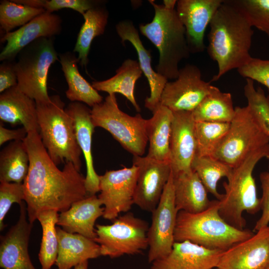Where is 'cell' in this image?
<instances>
[{
    "label": "cell",
    "instance_id": "21",
    "mask_svg": "<svg viewBox=\"0 0 269 269\" xmlns=\"http://www.w3.org/2000/svg\"><path fill=\"white\" fill-rule=\"evenodd\" d=\"M73 121L77 143L83 154L86 166L85 188L88 196L99 192V175L94 166L92 153V139L94 126L91 117V109L78 102L70 103L65 108Z\"/></svg>",
    "mask_w": 269,
    "mask_h": 269
},
{
    "label": "cell",
    "instance_id": "2",
    "mask_svg": "<svg viewBox=\"0 0 269 269\" xmlns=\"http://www.w3.org/2000/svg\"><path fill=\"white\" fill-rule=\"evenodd\" d=\"M209 26L207 51L218 65L211 82L250 61L254 31L244 15L229 0H224Z\"/></svg>",
    "mask_w": 269,
    "mask_h": 269
},
{
    "label": "cell",
    "instance_id": "20",
    "mask_svg": "<svg viewBox=\"0 0 269 269\" xmlns=\"http://www.w3.org/2000/svg\"><path fill=\"white\" fill-rule=\"evenodd\" d=\"M116 30L122 42L129 41L136 51L140 67L150 88V95L145 99L144 106L153 112L160 105L161 95L168 80L152 68L150 51L143 46L132 21L126 19L119 22Z\"/></svg>",
    "mask_w": 269,
    "mask_h": 269
},
{
    "label": "cell",
    "instance_id": "43",
    "mask_svg": "<svg viewBox=\"0 0 269 269\" xmlns=\"http://www.w3.org/2000/svg\"><path fill=\"white\" fill-rule=\"evenodd\" d=\"M15 61L5 60L0 65V93L17 85Z\"/></svg>",
    "mask_w": 269,
    "mask_h": 269
},
{
    "label": "cell",
    "instance_id": "33",
    "mask_svg": "<svg viewBox=\"0 0 269 269\" xmlns=\"http://www.w3.org/2000/svg\"><path fill=\"white\" fill-rule=\"evenodd\" d=\"M58 212L47 210L40 212L37 220L42 229V237L38 258L41 269H51L55 264L58 255V239L56 225L58 220Z\"/></svg>",
    "mask_w": 269,
    "mask_h": 269
},
{
    "label": "cell",
    "instance_id": "39",
    "mask_svg": "<svg viewBox=\"0 0 269 269\" xmlns=\"http://www.w3.org/2000/svg\"><path fill=\"white\" fill-rule=\"evenodd\" d=\"M12 1L44 9L46 11H54L63 8L73 9L82 15L89 9L103 4L102 0H11Z\"/></svg>",
    "mask_w": 269,
    "mask_h": 269
},
{
    "label": "cell",
    "instance_id": "41",
    "mask_svg": "<svg viewBox=\"0 0 269 269\" xmlns=\"http://www.w3.org/2000/svg\"><path fill=\"white\" fill-rule=\"evenodd\" d=\"M237 71L242 77L263 85L269 91V60L252 57L246 64L238 69Z\"/></svg>",
    "mask_w": 269,
    "mask_h": 269
},
{
    "label": "cell",
    "instance_id": "8",
    "mask_svg": "<svg viewBox=\"0 0 269 269\" xmlns=\"http://www.w3.org/2000/svg\"><path fill=\"white\" fill-rule=\"evenodd\" d=\"M91 117L95 127L109 132L121 146L134 156H142L148 142L147 120L140 114L131 116L119 107L115 94L94 106Z\"/></svg>",
    "mask_w": 269,
    "mask_h": 269
},
{
    "label": "cell",
    "instance_id": "36",
    "mask_svg": "<svg viewBox=\"0 0 269 269\" xmlns=\"http://www.w3.org/2000/svg\"><path fill=\"white\" fill-rule=\"evenodd\" d=\"M42 8L17 3L12 0L0 2V25L4 34L22 26L38 15L44 12Z\"/></svg>",
    "mask_w": 269,
    "mask_h": 269
},
{
    "label": "cell",
    "instance_id": "45",
    "mask_svg": "<svg viewBox=\"0 0 269 269\" xmlns=\"http://www.w3.org/2000/svg\"><path fill=\"white\" fill-rule=\"evenodd\" d=\"M88 261L84 262L74 267V269H88Z\"/></svg>",
    "mask_w": 269,
    "mask_h": 269
},
{
    "label": "cell",
    "instance_id": "12",
    "mask_svg": "<svg viewBox=\"0 0 269 269\" xmlns=\"http://www.w3.org/2000/svg\"><path fill=\"white\" fill-rule=\"evenodd\" d=\"M137 170L133 164L99 175L100 193L98 197L104 206L103 217L105 219L114 221L121 213L131 209L134 204Z\"/></svg>",
    "mask_w": 269,
    "mask_h": 269
},
{
    "label": "cell",
    "instance_id": "27",
    "mask_svg": "<svg viewBox=\"0 0 269 269\" xmlns=\"http://www.w3.org/2000/svg\"><path fill=\"white\" fill-rule=\"evenodd\" d=\"M147 120L146 133L149 142L147 157L161 161L170 160V138L173 112L159 105Z\"/></svg>",
    "mask_w": 269,
    "mask_h": 269
},
{
    "label": "cell",
    "instance_id": "28",
    "mask_svg": "<svg viewBox=\"0 0 269 269\" xmlns=\"http://www.w3.org/2000/svg\"><path fill=\"white\" fill-rule=\"evenodd\" d=\"M61 69L68 84L67 98L71 102L83 103L92 108L103 101V97L80 73L77 57L66 52L59 55Z\"/></svg>",
    "mask_w": 269,
    "mask_h": 269
},
{
    "label": "cell",
    "instance_id": "42",
    "mask_svg": "<svg viewBox=\"0 0 269 269\" xmlns=\"http://www.w3.org/2000/svg\"><path fill=\"white\" fill-rule=\"evenodd\" d=\"M260 179L262 189L260 198L262 214L254 226V230L256 231L269 226V161L268 170L260 173Z\"/></svg>",
    "mask_w": 269,
    "mask_h": 269
},
{
    "label": "cell",
    "instance_id": "5",
    "mask_svg": "<svg viewBox=\"0 0 269 269\" xmlns=\"http://www.w3.org/2000/svg\"><path fill=\"white\" fill-rule=\"evenodd\" d=\"M39 134L51 159L57 165L72 163L80 171L82 152L77 143L73 121L59 95L36 103Z\"/></svg>",
    "mask_w": 269,
    "mask_h": 269
},
{
    "label": "cell",
    "instance_id": "1",
    "mask_svg": "<svg viewBox=\"0 0 269 269\" xmlns=\"http://www.w3.org/2000/svg\"><path fill=\"white\" fill-rule=\"evenodd\" d=\"M29 167L23 182L28 220L32 224L41 211L62 212L73 203L87 197L85 177L71 162L60 170L51 159L39 132L28 133L23 140Z\"/></svg>",
    "mask_w": 269,
    "mask_h": 269
},
{
    "label": "cell",
    "instance_id": "38",
    "mask_svg": "<svg viewBox=\"0 0 269 269\" xmlns=\"http://www.w3.org/2000/svg\"><path fill=\"white\" fill-rule=\"evenodd\" d=\"M244 90L248 106L269 136V95L260 87L256 89L250 79H246Z\"/></svg>",
    "mask_w": 269,
    "mask_h": 269
},
{
    "label": "cell",
    "instance_id": "30",
    "mask_svg": "<svg viewBox=\"0 0 269 269\" xmlns=\"http://www.w3.org/2000/svg\"><path fill=\"white\" fill-rule=\"evenodd\" d=\"M109 15L104 3L89 9L83 15L84 22L80 29L73 50V52L78 54L77 58L81 67L86 68L91 43L96 37L104 34Z\"/></svg>",
    "mask_w": 269,
    "mask_h": 269
},
{
    "label": "cell",
    "instance_id": "17",
    "mask_svg": "<svg viewBox=\"0 0 269 269\" xmlns=\"http://www.w3.org/2000/svg\"><path fill=\"white\" fill-rule=\"evenodd\" d=\"M61 30L60 16L45 11L19 29L1 37L0 42L6 44L0 53V60L14 61L19 52L31 42L41 37L54 38Z\"/></svg>",
    "mask_w": 269,
    "mask_h": 269
},
{
    "label": "cell",
    "instance_id": "23",
    "mask_svg": "<svg viewBox=\"0 0 269 269\" xmlns=\"http://www.w3.org/2000/svg\"><path fill=\"white\" fill-rule=\"evenodd\" d=\"M102 206L96 195L87 196L61 212L57 225L68 233L79 234L94 241L97 236L95 222L104 214V208Z\"/></svg>",
    "mask_w": 269,
    "mask_h": 269
},
{
    "label": "cell",
    "instance_id": "29",
    "mask_svg": "<svg viewBox=\"0 0 269 269\" xmlns=\"http://www.w3.org/2000/svg\"><path fill=\"white\" fill-rule=\"evenodd\" d=\"M142 72L138 62L131 59L125 60L117 69L116 74L103 81H94L92 85L97 91L110 94L119 93L125 96L139 112L140 108L134 96L135 85L141 77Z\"/></svg>",
    "mask_w": 269,
    "mask_h": 269
},
{
    "label": "cell",
    "instance_id": "32",
    "mask_svg": "<svg viewBox=\"0 0 269 269\" xmlns=\"http://www.w3.org/2000/svg\"><path fill=\"white\" fill-rule=\"evenodd\" d=\"M29 157L23 140L12 141L0 152V182L23 183Z\"/></svg>",
    "mask_w": 269,
    "mask_h": 269
},
{
    "label": "cell",
    "instance_id": "19",
    "mask_svg": "<svg viewBox=\"0 0 269 269\" xmlns=\"http://www.w3.org/2000/svg\"><path fill=\"white\" fill-rule=\"evenodd\" d=\"M19 207L20 215L17 223L0 236V267L3 269H36L28 251L32 224L27 219L24 201Z\"/></svg>",
    "mask_w": 269,
    "mask_h": 269
},
{
    "label": "cell",
    "instance_id": "16",
    "mask_svg": "<svg viewBox=\"0 0 269 269\" xmlns=\"http://www.w3.org/2000/svg\"><path fill=\"white\" fill-rule=\"evenodd\" d=\"M269 267V226L223 252L219 269H267Z\"/></svg>",
    "mask_w": 269,
    "mask_h": 269
},
{
    "label": "cell",
    "instance_id": "24",
    "mask_svg": "<svg viewBox=\"0 0 269 269\" xmlns=\"http://www.w3.org/2000/svg\"><path fill=\"white\" fill-rule=\"evenodd\" d=\"M0 120L13 126L21 125L28 133L39 132L36 102L17 85L0 93Z\"/></svg>",
    "mask_w": 269,
    "mask_h": 269
},
{
    "label": "cell",
    "instance_id": "3",
    "mask_svg": "<svg viewBox=\"0 0 269 269\" xmlns=\"http://www.w3.org/2000/svg\"><path fill=\"white\" fill-rule=\"evenodd\" d=\"M175 0H164L163 4L148 0L154 10L152 20L140 24L139 29L157 48L159 56L156 72L167 80L176 79L179 64L189 57L185 29L176 10Z\"/></svg>",
    "mask_w": 269,
    "mask_h": 269
},
{
    "label": "cell",
    "instance_id": "35",
    "mask_svg": "<svg viewBox=\"0 0 269 269\" xmlns=\"http://www.w3.org/2000/svg\"><path fill=\"white\" fill-rule=\"evenodd\" d=\"M229 127L230 123L195 122L196 156L213 157Z\"/></svg>",
    "mask_w": 269,
    "mask_h": 269
},
{
    "label": "cell",
    "instance_id": "46",
    "mask_svg": "<svg viewBox=\"0 0 269 269\" xmlns=\"http://www.w3.org/2000/svg\"><path fill=\"white\" fill-rule=\"evenodd\" d=\"M218 269V268H216V269Z\"/></svg>",
    "mask_w": 269,
    "mask_h": 269
},
{
    "label": "cell",
    "instance_id": "9",
    "mask_svg": "<svg viewBox=\"0 0 269 269\" xmlns=\"http://www.w3.org/2000/svg\"><path fill=\"white\" fill-rule=\"evenodd\" d=\"M269 144V135L249 107H236L229 130L213 157L234 168Z\"/></svg>",
    "mask_w": 269,
    "mask_h": 269
},
{
    "label": "cell",
    "instance_id": "25",
    "mask_svg": "<svg viewBox=\"0 0 269 269\" xmlns=\"http://www.w3.org/2000/svg\"><path fill=\"white\" fill-rule=\"evenodd\" d=\"M56 230L58 250L55 265L57 269H71L101 256L100 247L93 240L79 234L68 233L59 227Z\"/></svg>",
    "mask_w": 269,
    "mask_h": 269
},
{
    "label": "cell",
    "instance_id": "15",
    "mask_svg": "<svg viewBox=\"0 0 269 269\" xmlns=\"http://www.w3.org/2000/svg\"><path fill=\"white\" fill-rule=\"evenodd\" d=\"M224 0H178L176 10L185 29L190 54L203 52L206 28Z\"/></svg>",
    "mask_w": 269,
    "mask_h": 269
},
{
    "label": "cell",
    "instance_id": "4",
    "mask_svg": "<svg viewBox=\"0 0 269 269\" xmlns=\"http://www.w3.org/2000/svg\"><path fill=\"white\" fill-rule=\"evenodd\" d=\"M219 207V200L216 199L198 213L179 211L174 242L188 241L210 250L224 252L254 234L250 230H239L227 223L220 216Z\"/></svg>",
    "mask_w": 269,
    "mask_h": 269
},
{
    "label": "cell",
    "instance_id": "48",
    "mask_svg": "<svg viewBox=\"0 0 269 269\" xmlns=\"http://www.w3.org/2000/svg\"></svg>",
    "mask_w": 269,
    "mask_h": 269
},
{
    "label": "cell",
    "instance_id": "6",
    "mask_svg": "<svg viewBox=\"0 0 269 269\" xmlns=\"http://www.w3.org/2000/svg\"><path fill=\"white\" fill-rule=\"evenodd\" d=\"M264 158L269 160V144L253 152L233 168L228 182L223 183L225 192L219 200V213L227 223L238 229L244 230L246 226L242 215L244 211L253 215L261 210L253 172L257 163Z\"/></svg>",
    "mask_w": 269,
    "mask_h": 269
},
{
    "label": "cell",
    "instance_id": "26",
    "mask_svg": "<svg viewBox=\"0 0 269 269\" xmlns=\"http://www.w3.org/2000/svg\"><path fill=\"white\" fill-rule=\"evenodd\" d=\"M172 176L175 203L178 212L196 214L209 207L211 201L208 192L195 171L172 173Z\"/></svg>",
    "mask_w": 269,
    "mask_h": 269
},
{
    "label": "cell",
    "instance_id": "31",
    "mask_svg": "<svg viewBox=\"0 0 269 269\" xmlns=\"http://www.w3.org/2000/svg\"><path fill=\"white\" fill-rule=\"evenodd\" d=\"M192 113L195 122L230 123L235 114L232 95L213 86Z\"/></svg>",
    "mask_w": 269,
    "mask_h": 269
},
{
    "label": "cell",
    "instance_id": "37",
    "mask_svg": "<svg viewBox=\"0 0 269 269\" xmlns=\"http://www.w3.org/2000/svg\"><path fill=\"white\" fill-rule=\"evenodd\" d=\"M255 27L269 36V0H229Z\"/></svg>",
    "mask_w": 269,
    "mask_h": 269
},
{
    "label": "cell",
    "instance_id": "11",
    "mask_svg": "<svg viewBox=\"0 0 269 269\" xmlns=\"http://www.w3.org/2000/svg\"><path fill=\"white\" fill-rule=\"evenodd\" d=\"M178 212L171 172L159 203L151 212L152 221L147 232L149 263L161 259L171 252L175 242L174 235Z\"/></svg>",
    "mask_w": 269,
    "mask_h": 269
},
{
    "label": "cell",
    "instance_id": "40",
    "mask_svg": "<svg viewBox=\"0 0 269 269\" xmlns=\"http://www.w3.org/2000/svg\"><path fill=\"white\" fill-rule=\"evenodd\" d=\"M25 194L23 183L0 182V230L5 225L3 220L12 204L19 205L24 201Z\"/></svg>",
    "mask_w": 269,
    "mask_h": 269
},
{
    "label": "cell",
    "instance_id": "18",
    "mask_svg": "<svg viewBox=\"0 0 269 269\" xmlns=\"http://www.w3.org/2000/svg\"><path fill=\"white\" fill-rule=\"evenodd\" d=\"M170 138V160L173 173L191 171L196 153L195 121L192 112H173Z\"/></svg>",
    "mask_w": 269,
    "mask_h": 269
},
{
    "label": "cell",
    "instance_id": "44",
    "mask_svg": "<svg viewBox=\"0 0 269 269\" xmlns=\"http://www.w3.org/2000/svg\"><path fill=\"white\" fill-rule=\"evenodd\" d=\"M28 134L26 130L23 128L15 130L6 129L0 125V145L1 146L9 140H23Z\"/></svg>",
    "mask_w": 269,
    "mask_h": 269
},
{
    "label": "cell",
    "instance_id": "7",
    "mask_svg": "<svg viewBox=\"0 0 269 269\" xmlns=\"http://www.w3.org/2000/svg\"><path fill=\"white\" fill-rule=\"evenodd\" d=\"M17 56L14 67L18 88L36 103L49 102L48 71L58 60L54 38H39L23 48Z\"/></svg>",
    "mask_w": 269,
    "mask_h": 269
},
{
    "label": "cell",
    "instance_id": "14",
    "mask_svg": "<svg viewBox=\"0 0 269 269\" xmlns=\"http://www.w3.org/2000/svg\"><path fill=\"white\" fill-rule=\"evenodd\" d=\"M133 164L138 169L134 204L144 211L152 212L158 205L170 177V162L146 156H134Z\"/></svg>",
    "mask_w": 269,
    "mask_h": 269
},
{
    "label": "cell",
    "instance_id": "22",
    "mask_svg": "<svg viewBox=\"0 0 269 269\" xmlns=\"http://www.w3.org/2000/svg\"><path fill=\"white\" fill-rule=\"evenodd\" d=\"M222 253L188 241L174 242L171 252L153 262L150 269H213Z\"/></svg>",
    "mask_w": 269,
    "mask_h": 269
},
{
    "label": "cell",
    "instance_id": "34",
    "mask_svg": "<svg viewBox=\"0 0 269 269\" xmlns=\"http://www.w3.org/2000/svg\"><path fill=\"white\" fill-rule=\"evenodd\" d=\"M192 169L201 180L208 192L220 200L223 194L219 193L217 189V183L223 177L229 179L232 175L233 168L212 156H198L194 157Z\"/></svg>",
    "mask_w": 269,
    "mask_h": 269
},
{
    "label": "cell",
    "instance_id": "47",
    "mask_svg": "<svg viewBox=\"0 0 269 269\" xmlns=\"http://www.w3.org/2000/svg\"><path fill=\"white\" fill-rule=\"evenodd\" d=\"M267 269H269V267Z\"/></svg>",
    "mask_w": 269,
    "mask_h": 269
},
{
    "label": "cell",
    "instance_id": "10",
    "mask_svg": "<svg viewBox=\"0 0 269 269\" xmlns=\"http://www.w3.org/2000/svg\"><path fill=\"white\" fill-rule=\"evenodd\" d=\"M148 223L131 212L120 216L110 225L97 224L96 238L101 256L116 258L135 255L148 247Z\"/></svg>",
    "mask_w": 269,
    "mask_h": 269
},
{
    "label": "cell",
    "instance_id": "13",
    "mask_svg": "<svg viewBox=\"0 0 269 269\" xmlns=\"http://www.w3.org/2000/svg\"><path fill=\"white\" fill-rule=\"evenodd\" d=\"M210 83L202 79L197 66L187 64L179 69L174 81L166 83L160 105L173 112H192L210 92L213 87Z\"/></svg>",
    "mask_w": 269,
    "mask_h": 269
}]
</instances>
